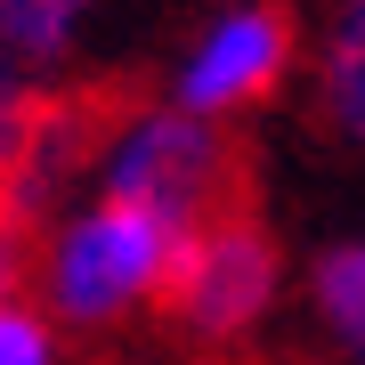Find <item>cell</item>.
Wrapping results in <instances>:
<instances>
[{
  "mask_svg": "<svg viewBox=\"0 0 365 365\" xmlns=\"http://www.w3.org/2000/svg\"><path fill=\"white\" fill-rule=\"evenodd\" d=\"M33 292V227L0 220V300H25Z\"/></svg>",
  "mask_w": 365,
  "mask_h": 365,
  "instance_id": "30bf717a",
  "label": "cell"
},
{
  "mask_svg": "<svg viewBox=\"0 0 365 365\" xmlns=\"http://www.w3.org/2000/svg\"><path fill=\"white\" fill-rule=\"evenodd\" d=\"M179 244L187 227L155 220V211L73 195L57 220L33 227V300L66 325V341H106L138 317H163Z\"/></svg>",
  "mask_w": 365,
  "mask_h": 365,
  "instance_id": "6da1fadb",
  "label": "cell"
},
{
  "mask_svg": "<svg viewBox=\"0 0 365 365\" xmlns=\"http://www.w3.org/2000/svg\"><path fill=\"white\" fill-rule=\"evenodd\" d=\"M81 195L155 211L170 227H203L211 211L252 203V170H244L235 130L187 114V106H170V98H138V106H106L98 114Z\"/></svg>",
  "mask_w": 365,
  "mask_h": 365,
  "instance_id": "7a4b0ae2",
  "label": "cell"
},
{
  "mask_svg": "<svg viewBox=\"0 0 365 365\" xmlns=\"http://www.w3.org/2000/svg\"><path fill=\"white\" fill-rule=\"evenodd\" d=\"M300 292V268L252 203L211 211L203 227H187L179 268H170L163 292V325L187 341V349L235 357V349H260L268 325L284 317V300Z\"/></svg>",
  "mask_w": 365,
  "mask_h": 365,
  "instance_id": "3957f363",
  "label": "cell"
},
{
  "mask_svg": "<svg viewBox=\"0 0 365 365\" xmlns=\"http://www.w3.org/2000/svg\"><path fill=\"white\" fill-rule=\"evenodd\" d=\"M49 106H57L49 81H33L16 57H0V195L16 187V170H25L33 138H41V122H49Z\"/></svg>",
  "mask_w": 365,
  "mask_h": 365,
  "instance_id": "ba28073f",
  "label": "cell"
},
{
  "mask_svg": "<svg viewBox=\"0 0 365 365\" xmlns=\"http://www.w3.org/2000/svg\"><path fill=\"white\" fill-rule=\"evenodd\" d=\"M292 73H300V16L284 0H227L179 41V57L163 73V98L235 130L244 114L284 98Z\"/></svg>",
  "mask_w": 365,
  "mask_h": 365,
  "instance_id": "277c9868",
  "label": "cell"
},
{
  "mask_svg": "<svg viewBox=\"0 0 365 365\" xmlns=\"http://www.w3.org/2000/svg\"><path fill=\"white\" fill-rule=\"evenodd\" d=\"M300 317L325 365H365V235H333L300 268Z\"/></svg>",
  "mask_w": 365,
  "mask_h": 365,
  "instance_id": "5b68a950",
  "label": "cell"
},
{
  "mask_svg": "<svg viewBox=\"0 0 365 365\" xmlns=\"http://www.w3.org/2000/svg\"><path fill=\"white\" fill-rule=\"evenodd\" d=\"M317 122L365 155V0H333L317 25Z\"/></svg>",
  "mask_w": 365,
  "mask_h": 365,
  "instance_id": "8992f818",
  "label": "cell"
},
{
  "mask_svg": "<svg viewBox=\"0 0 365 365\" xmlns=\"http://www.w3.org/2000/svg\"><path fill=\"white\" fill-rule=\"evenodd\" d=\"M0 365H66V325L25 292L0 300Z\"/></svg>",
  "mask_w": 365,
  "mask_h": 365,
  "instance_id": "9c48e42d",
  "label": "cell"
},
{
  "mask_svg": "<svg viewBox=\"0 0 365 365\" xmlns=\"http://www.w3.org/2000/svg\"><path fill=\"white\" fill-rule=\"evenodd\" d=\"M98 9L106 0H0V57H16L33 81H49L81 49Z\"/></svg>",
  "mask_w": 365,
  "mask_h": 365,
  "instance_id": "52a82bcc",
  "label": "cell"
}]
</instances>
